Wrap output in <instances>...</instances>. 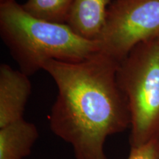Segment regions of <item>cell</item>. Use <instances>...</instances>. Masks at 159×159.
<instances>
[{"instance_id":"1","label":"cell","mask_w":159,"mask_h":159,"mask_svg":"<svg viewBox=\"0 0 159 159\" xmlns=\"http://www.w3.org/2000/svg\"><path fill=\"white\" fill-rule=\"evenodd\" d=\"M119 63L99 52L78 62L50 60L43 66L58 90L49 127L71 145L76 159H108L106 139L130 128L128 99L117 82Z\"/></svg>"},{"instance_id":"2","label":"cell","mask_w":159,"mask_h":159,"mask_svg":"<svg viewBox=\"0 0 159 159\" xmlns=\"http://www.w3.org/2000/svg\"><path fill=\"white\" fill-rule=\"evenodd\" d=\"M0 33L20 71L27 76L50 60L78 62L99 52L98 41L80 36L66 24L32 16L16 1L0 5Z\"/></svg>"},{"instance_id":"3","label":"cell","mask_w":159,"mask_h":159,"mask_svg":"<svg viewBox=\"0 0 159 159\" xmlns=\"http://www.w3.org/2000/svg\"><path fill=\"white\" fill-rule=\"evenodd\" d=\"M117 82L128 101L130 148L159 139V42L136 46L119 63Z\"/></svg>"},{"instance_id":"4","label":"cell","mask_w":159,"mask_h":159,"mask_svg":"<svg viewBox=\"0 0 159 159\" xmlns=\"http://www.w3.org/2000/svg\"><path fill=\"white\" fill-rule=\"evenodd\" d=\"M159 33V0H115L97 39L99 52L120 63Z\"/></svg>"},{"instance_id":"5","label":"cell","mask_w":159,"mask_h":159,"mask_svg":"<svg viewBox=\"0 0 159 159\" xmlns=\"http://www.w3.org/2000/svg\"><path fill=\"white\" fill-rule=\"evenodd\" d=\"M29 76L11 66H0V128L23 119L31 94Z\"/></svg>"},{"instance_id":"6","label":"cell","mask_w":159,"mask_h":159,"mask_svg":"<svg viewBox=\"0 0 159 159\" xmlns=\"http://www.w3.org/2000/svg\"><path fill=\"white\" fill-rule=\"evenodd\" d=\"M109 0H75L66 25L80 36L97 41L104 27Z\"/></svg>"},{"instance_id":"7","label":"cell","mask_w":159,"mask_h":159,"mask_svg":"<svg viewBox=\"0 0 159 159\" xmlns=\"http://www.w3.org/2000/svg\"><path fill=\"white\" fill-rule=\"evenodd\" d=\"M37 127L22 119L0 128V159H24L39 138Z\"/></svg>"},{"instance_id":"8","label":"cell","mask_w":159,"mask_h":159,"mask_svg":"<svg viewBox=\"0 0 159 159\" xmlns=\"http://www.w3.org/2000/svg\"><path fill=\"white\" fill-rule=\"evenodd\" d=\"M75 0H27L23 9L32 16L53 23L66 24Z\"/></svg>"},{"instance_id":"9","label":"cell","mask_w":159,"mask_h":159,"mask_svg":"<svg viewBox=\"0 0 159 159\" xmlns=\"http://www.w3.org/2000/svg\"><path fill=\"white\" fill-rule=\"evenodd\" d=\"M127 159H159V139L139 147L130 148Z\"/></svg>"},{"instance_id":"10","label":"cell","mask_w":159,"mask_h":159,"mask_svg":"<svg viewBox=\"0 0 159 159\" xmlns=\"http://www.w3.org/2000/svg\"><path fill=\"white\" fill-rule=\"evenodd\" d=\"M156 39H157V41H158V42H159V33H158V35H157V36H156Z\"/></svg>"}]
</instances>
